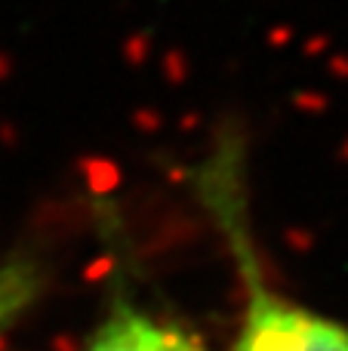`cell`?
Listing matches in <instances>:
<instances>
[{"label": "cell", "instance_id": "cell-1", "mask_svg": "<svg viewBox=\"0 0 348 351\" xmlns=\"http://www.w3.org/2000/svg\"><path fill=\"white\" fill-rule=\"evenodd\" d=\"M201 188L213 216L219 219V228L225 231L228 250L244 284V317L232 351H348L345 324L293 302L269 284L247 225L238 173L228 170L225 160H216L213 173L203 176Z\"/></svg>", "mask_w": 348, "mask_h": 351}, {"label": "cell", "instance_id": "cell-2", "mask_svg": "<svg viewBox=\"0 0 348 351\" xmlns=\"http://www.w3.org/2000/svg\"><path fill=\"white\" fill-rule=\"evenodd\" d=\"M80 351H210L207 342L179 321L145 308L127 278H111L105 311Z\"/></svg>", "mask_w": 348, "mask_h": 351}, {"label": "cell", "instance_id": "cell-3", "mask_svg": "<svg viewBox=\"0 0 348 351\" xmlns=\"http://www.w3.org/2000/svg\"><path fill=\"white\" fill-rule=\"evenodd\" d=\"M37 287L34 265L28 259H10L0 265V339L31 302Z\"/></svg>", "mask_w": 348, "mask_h": 351}]
</instances>
